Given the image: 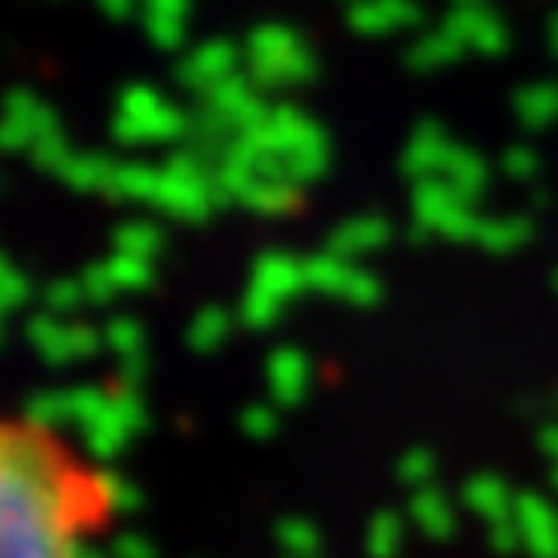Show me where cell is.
Returning a JSON list of instances; mask_svg holds the SVG:
<instances>
[{
	"instance_id": "cell-1",
	"label": "cell",
	"mask_w": 558,
	"mask_h": 558,
	"mask_svg": "<svg viewBox=\"0 0 558 558\" xmlns=\"http://www.w3.org/2000/svg\"><path fill=\"white\" fill-rule=\"evenodd\" d=\"M121 484L57 418L14 410L0 433L5 558H94L117 526Z\"/></svg>"
}]
</instances>
